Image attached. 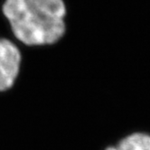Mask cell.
Wrapping results in <instances>:
<instances>
[{
    "label": "cell",
    "mask_w": 150,
    "mask_h": 150,
    "mask_svg": "<svg viewBox=\"0 0 150 150\" xmlns=\"http://www.w3.org/2000/svg\"><path fill=\"white\" fill-rule=\"evenodd\" d=\"M3 13L15 36L25 45H52L65 34L63 0H6Z\"/></svg>",
    "instance_id": "cell-1"
},
{
    "label": "cell",
    "mask_w": 150,
    "mask_h": 150,
    "mask_svg": "<svg viewBox=\"0 0 150 150\" xmlns=\"http://www.w3.org/2000/svg\"><path fill=\"white\" fill-rule=\"evenodd\" d=\"M21 60V52L14 42L0 38V91L12 88L20 71Z\"/></svg>",
    "instance_id": "cell-2"
},
{
    "label": "cell",
    "mask_w": 150,
    "mask_h": 150,
    "mask_svg": "<svg viewBox=\"0 0 150 150\" xmlns=\"http://www.w3.org/2000/svg\"><path fill=\"white\" fill-rule=\"evenodd\" d=\"M105 150H150V135L134 133L128 135L115 146H110Z\"/></svg>",
    "instance_id": "cell-3"
}]
</instances>
